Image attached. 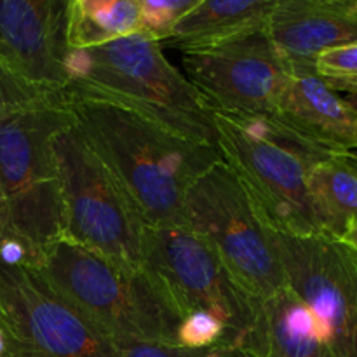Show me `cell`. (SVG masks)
Segmentation results:
<instances>
[{
	"mask_svg": "<svg viewBox=\"0 0 357 357\" xmlns=\"http://www.w3.org/2000/svg\"><path fill=\"white\" fill-rule=\"evenodd\" d=\"M63 98L75 128L114 173L145 225H185L187 192L222 160L218 149L110 101L68 93Z\"/></svg>",
	"mask_w": 357,
	"mask_h": 357,
	"instance_id": "6da1fadb",
	"label": "cell"
},
{
	"mask_svg": "<svg viewBox=\"0 0 357 357\" xmlns=\"http://www.w3.org/2000/svg\"><path fill=\"white\" fill-rule=\"evenodd\" d=\"M121 357H257L239 344L220 342L206 349H185L180 345L135 344L121 349Z\"/></svg>",
	"mask_w": 357,
	"mask_h": 357,
	"instance_id": "7402d4cb",
	"label": "cell"
},
{
	"mask_svg": "<svg viewBox=\"0 0 357 357\" xmlns=\"http://www.w3.org/2000/svg\"><path fill=\"white\" fill-rule=\"evenodd\" d=\"M142 268L159 282L183 317L194 310L213 314L225 326V342L253 354L258 351L264 302L237 284L204 237L185 225L146 227Z\"/></svg>",
	"mask_w": 357,
	"mask_h": 357,
	"instance_id": "8992f818",
	"label": "cell"
},
{
	"mask_svg": "<svg viewBox=\"0 0 357 357\" xmlns=\"http://www.w3.org/2000/svg\"><path fill=\"white\" fill-rule=\"evenodd\" d=\"M216 149L268 229L293 236L321 232L309 171L333 155L272 119H236L213 112Z\"/></svg>",
	"mask_w": 357,
	"mask_h": 357,
	"instance_id": "277c9868",
	"label": "cell"
},
{
	"mask_svg": "<svg viewBox=\"0 0 357 357\" xmlns=\"http://www.w3.org/2000/svg\"><path fill=\"white\" fill-rule=\"evenodd\" d=\"M286 286L305 303L333 357H357V257L326 234L268 229Z\"/></svg>",
	"mask_w": 357,
	"mask_h": 357,
	"instance_id": "30bf717a",
	"label": "cell"
},
{
	"mask_svg": "<svg viewBox=\"0 0 357 357\" xmlns=\"http://www.w3.org/2000/svg\"><path fill=\"white\" fill-rule=\"evenodd\" d=\"M197 0H139V33L166 44L181 17Z\"/></svg>",
	"mask_w": 357,
	"mask_h": 357,
	"instance_id": "d6986e66",
	"label": "cell"
},
{
	"mask_svg": "<svg viewBox=\"0 0 357 357\" xmlns=\"http://www.w3.org/2000/svg\"><path fill=\"white\" fill-rule=\"evenodd\" d=\"M59 94H45L21 82L0 63V124L20 112L54 100Z\"/></svg>",
	"mask_w": 357,
	"mask_h": 357,
	"instance_id": "44dd1931",
	"label": "cell"
},
{
	"mask_svg": "<svg viewBox=\"0 0 357 357\" xmlns=\"http://www.w3.org/2000/svg\"><path fill=\"white\" fill-rule=\"evenodd\" d=\"M10 237H16L13 227H10L9 213H7V204L6 199H3L2 188H0V246H2L6 241H9ZM20 237V236H17Z\"/></svg>",
	"mask_w": 357,
	"mask_h": 357,
	"instance_id": "cb8c5ba5",
	"label": "cell"
},
{
	"mask_svg": "<svg viewBox=\"0 0 357 357\" xmlns=\"http://www.w3.org/2000/svg\"><path fill=\"white\" fill-rule=\"evenodd\" d=\"M63 93L129 108L192 142L216 146L213 110L164 56L159 42L132 33L91 49H72Z\"/></svg>",
	"mask_w": 357,
	"mask_h": 357,
	"instance_id": "7a4b0ae2",
	"label": "cell"
},
{
	"mask_svg": "<svg viewBox=\"0 0 357 357\" xmlns=\"http://www.w3.org/2000/svg\"><path fill=\"white\" fill-rule=\"evenodd\" d=\"M6 349H7V338H6V331L0 328V357L6 354Z\"/></svg>",
	"mask_w": 357,
	"mask_h": 357,
	"instance_id": "484cf974",
	"label": "cell"
},
{
	"mask_svg": "<svg viewBox=\"0 0 357 357\" xmlns=\"http://www.w3.org/2000/svg\"><path fill=\"white\" fill-rule=\"evenodd\" d=\"M31 268L119 349L178 345L183 314L145 268L122 267L68 239L44 248Z\"/></svg>",
	"mask_w": 357,
	"mask_h": 357,
	"instance_id": "3957f363",
	"label": "cell"
},
{
	"mask_svg": "<svg viewBox=\"0 0 357 357\" xmlns=\"http://www.w3.org/2000/svg\"><path fill=\"white\" fill-rule=\"evenodd\" d=\"M2 357H121V349L31 267L0 261Z\"/></svg>",
	"mask_w": 357,
	"mask_h": 357,
	"instance_id": "9c48e42d",
	"label": "cell"
},
{
	"mask_svg": "<svg viewBox=\"0 0 357 357\" xmlns=\"http://www.w3.org/2000/svg\"><path fill=\"white\" fill-rule=\"evenodd\" d=\"M227 330L222 321L204 310L188 312L178 328V345L185 349H206L225 342Z\"/></svg>",
	"mask_w": 357,
	"mask_h": 357,
	"instance_id": "603a6c76",
	"label": "cell"
},
{
	"mask_svg": "<svg viewBox=\"0 0 357 357\" xmlns=\"http://www.w3.org/2000/svg\"><path fill=\"white\" fill-rule=\"evenodd\" d=\"M338 93H347L349 96H357V82L356 84H351V86H345L342 87Z\"/></svg>",
	"mask_w": 357,
	"mask_h": 357,
	"instance_id": "4316f807",
	"label": "cell"
},
{
	"mask_svg": "<svg viewBox=\"0 0 357 357\" xmlns=\"http://www.w3.org/2000/svg\"><path fill=\"white\" fill-rule=\"evenodd\" d=\"M139 17V0H70V47H100L138 33Z\"/></svg>",
	"mask_w": 357,
	"mask_h": 357,
	"instance_id": "ac0fdd59",
	"label": "cell"
},
{
	"mask_svg": "<svg viewBox=\"0 0 357 357\" xmlns=\"http://www.w3.org/2000/svg\"><path fill=\"white\" fill-rule=\"evenodd\" d=\"M63 93L0 124V188L14 234L42 253L65 239L61 187L52 142L73 128Z\"/></svg>",
	"mask_w": 357,
	"mask_h": 357,
	"instance_id": "5b68a950",
	"label": "cell"
},
{
	"mask_svg": "<svg viewBox=\"0 0 357 357\" xmlns=\"http://www.w3.org/2000/svg\"><path fill=\"white\" fill-rule=\"evenodd\" d=\"M312 68L317 77L335 91L357 82V42L324 49L314 58Z\"/></svg>",
	"mask_w": 357,
	"mask_h": 357,
	"instance_id": "ffe728a7",
	"label": "cell"
},
{
	"mask_svg": "<svg viewBox=\"0 0 357 357\" xmlns=\"http://www.w3.org/2000/svg\"><path fill=\"white\" fill-rule=\"evenodd\" d=\"M265 33L288 61L312 65L324 49L357 42V0H278Z\"/></svg>",
	"mask_w": 357,
	"mask_h": 357,
	"instance_id": "5bb4252c",
	"label": "cell"
},
{
	"mask_svg": "<svg viewBox=\"0 0 357 357\" xmlns=\"http://www.w3.org/2000/svg\"><path fill=\"white\" fill-rule=\"evenodd\" d=\"M70 0H0V63L45 94L68 86Z\"/></svg>",
	"mask_w": 357,
	"mask_h": 357,
	"instance_id": "7c38bea8",
	"label": "cell"
},
{
	"mask_svg": "<svg viewBox=\"0 0 357 357\" xmlns=\"http://www.w3.org/2000/svg\"><path fill=\"white\" fill-rule=\"evenodd\" d=\"M289 63L272 121L331 153L357 150V108L316 75L312 65Z\"/></svg>",
	"mask_w": 357,
	"mask_h": 357,
	"instance_id": "4fadbf2b",
	"label": "cell"
},
{
	"mask_svg": "<svg viewBox=\"0 0 357 357\" xmlns=\"http://www.w3.org/2000/svg\"><path fill=\"white\" fill-rule=\"evenodd\" d=\"M185 77L213 112L236 119H271L289 63L265 31L183 52Z\"/></svg>",
	"mask_w": 357,
	"mask_h": 357,
	"instance_id": "8fae6325",
	"label": "cell"
},
{
	"mask_svg": "<svg viewBox=\"0 0 357 357\" xmlns=\"http://www.w3.org/2000/svg\"><path fill=\"white\" fill-rule=\"evenodd\" d=\"M309 192L321 232L340 239L357 220V155L333 153L309 171Z\"/></svg>",
	"mask_w": 357,
	"mask_h": 357,
	"instance_id": "e0dca14e",
	"label": "cell"
},
{
	"mask_svg": "<svg viewBox=\"0 0 357 357\" xmlns=\"http://www.w3.org/2000/svg\"><path fill=\"white\" fill-rule=\"evenodd\" d=\"M61 187L65 239L114 264L142 268L145 222L131 197L79 129L52 142Z\"/></svg>",
	"mask_w": 357,
	"mask_h": 357,
	"instance_id": "52a82bcc",
	"label": "cell"
},
{
	"mask_svg": "<svg viewBox=\"0 0 357 357\" xmlns=\"http://www.w3.org/2000/svg\"><path fill=\"white\" fill-rule=\"evenodd\" d=\"M356 155H357V150H356Z\"/></svg>",
	"mask_w": 357,
	"mask_h": 357,
	"instance_id": "83f0119b",
	"label": "cell"
},
{
	"mask_svg": "<svg viewBox=\"0 0 357 357\" xmlns=\"http://www.w3.org/2000/svg\"><path fill=\"white\" fill-rule=\"evenodd\" d=\"M278 0H197L166 44L183 52L265 31Z\"/></svg>",
	"mask_w": 357,
	"mask_h": 357,
	"instance_id": "9a60e30c",
	"label": "cell"
},
{
	"mask_svg": "<svg viewBox=\"0 0 357 357\" xmlns=\"http://www.w3.org/2000/svg\"><path fill=\"white\" fill-rule=\"evenodd\" d=\"M185 227L211 244L237 284L253 298L264 302L286 286L268 227L223 159L187 192Z\"/></svg>",
	"mask_w": 357,
	"mask_h": 357,
	"instance_id": "ba28073f",
	"label": "cell"
},
{
	"mask_svg": "<svg viewBox=\"0 0 357 357\" xmlns=\"http://www.w3.org/2000/svg\"><path fill=\"white\" fill-rule=\"evenodd\" d=\"M338 241H340L342 244H345V246H347L349 250H351L357 257V220L354 223L349 225V229L345 230V234Z\"/></svg>",
	"mask_w": 357,
	"mask_h": 357,
	"instance_id": "d4e9b609",
	"label": "cell"
},
{
	"mask_svg": "<svg viewBox=\"0 0 357 357\" xmlns=\"http://www.w3.org/2000/svg\"><path fill=\"white\" fill-rule=\"evenodd\" d=\"M257 357H333L309 307L284 286L264 300L261 344Z\"/></svg>",
	"mask_w": 357,
	"mask_h": 357,
	"instance_id": "2e32d148",
	"label": "cell"
}]
</instances>
